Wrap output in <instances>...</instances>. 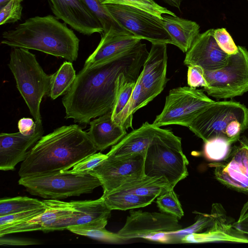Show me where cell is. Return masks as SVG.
<instances>
[{
  "instance_id": "obj_8",
  "label": "cell",
  "mask_w": 248,
  "mask_h": 248,
  "mask_svg": "<svg viewBox=\"0 0 248 248\" xmlns=\"http://www.w3.org/2000/svg\"><path fill=\"white\" fill-rule=\"evenodd\" d=\"M216 102L203 90L189 86L171 89L162 112L153 124L158 126L177 124L188 127L197 116Z\"/></svg>"
},
{
  "instance_id": "obj_17",
  "label": "cell",
  "mask_w": 248,
  "mask_h": 248,
  "mask_svg": "<svg viewBox=\"0 0 248 248\" xmlns=\"http://www.w3.org/2000/svg\"><path fill=\"white\" fill-rule=\"evenodd\" d=\"M168 62L167 44H152L140 72L143 89L150 102L165 88Z\"/></svg>"
},
{
  "instance_id": "obj_29",
  "label": "cell",
  "mask_w": 248,
  "mask_h": 248,
  "mask_svg": "<svg viewBox=\"0 0 248 248\" xmlns=\"http://www.w3.org/2000/svg\"><path fill=\"white\" fill-rule=\"evenodd\" d=\"M44 206L45 204L43 201L27 196L1 198L0 199V216Z\"/></svg>"
},
{
  "instance_id": "obj_42",
  "label": "cell",
  "mask_w": 248,
  "mask_h": 248,
  "mask_svg": "<svg viewBox=\"0 0 248 248\" xmlns=\"http://www.w3.org/2000/svg\"><path fill=\"white\" fill-rule=\"evenodd\" d=\"M37 244L38 243L34 241L24 239L8 238L3 237H0V245L1 246H24Z\"/></svg>"
},
{
  "instance_id": "obj_10",
  "label": "cell",
  "mask_w": 248,
  "mask_h": 248,
  "mask_svg": "<svg viewBox=\"0 0 248 248\" xmlns=\"http://www.w3.org/2000/svg\"><path fill=\"white\" fill-rule=\"evenodd\" d=\"M106 5L116 21L135 36L152 44H172L162 19L132 7L113 4Z\"/></svg>"
},
{
  "instance_id": "obj_39",
  "label": "cell",
  "mask_w": 248,
  "mask_h": 248,
  "mask_svg": "<svg viewBox=\"0 0 248 248\" xmlns=\"http://www.w3.org/2000/svg\"><path fill=\"white\" fill-rule=\"evenodd\" d=\"M213 35L217 44L225 53L231 55L238 52V46L225 28L214 30Z\"/></svg>"
},
{
  "instance_id": "obj_27",
  "label": "cell",
  "mask_w": 248,
  "mask_h": 248,
  "mask_svg": "<svg viewBox=\"0 0 248 248\" xmlns=\"http://www.w3.org/2000/svg\"><path fill=\"white\" fill-rule=\"evenodd\" d=\"M149 103V101L142 88L141 76L140 73L128 103L117 117L115 123L126 130L129 128H132L134 113Z\"/></svg>"
},
{
  "instance_id": "obj_9",
  "label": "cell",
  "mask_w": 248,
  "mask_h": 248,
  "mask_svg": "<svg viewBox=\"0 0 248 248\" xmlns=\"http://www.w3.org/2000/svg\"><path fill=\"white\" fill-rule=\"evenodd\" d=\"M238 52L229 56L224 67L204 70L208 86L203 91L217 99L232 98L248 92V50L238 46Z\"/></svg>"
},
{
  "instance_id": "obj_21",
  "label": "cell",
  "mask_w": 248,
  "mask_h": 248,
  "mask_svg": "<svg viewBox=\"0 0 248 248\" xmlns=\"http://www.w3.org/2000/svg\"><path fill=\"white\" fill-rule=\"evenodd\" d=\"M73 213L66 223L70 226L86 228H105L111 210L100 197L95 200L72 201L70 202Z\"/></svg>"
},
{
  "instance_id": "obj_4",
  "label": "cell",
  "mask_w": 248,
  "mask_h": 248,
  "mask_svg": "<svg viewBox=\"0 0 248 248\" xmlns=\"http://www.w3.org/2000/svg\"><path fill=\"white\" fill-rule=\"evenodd\" d=\"M188 128L204 142L220 137L232 144L248 128V108L233 100L216 102L199 114Z\"/></svg>"
},
{
  "instance_id": "obj_24",
  "label": "cell",
  "mask_w": 248,
  "mask_h": 248,
  "mask_svg": "<svg viewBox=\"0 0 248 248\" xmlns=\"http://www.w3.org/2000/svg\"><path fill=\"white\" fill-rule=\"evenodd\" d=\"M163 23L170 35L172 45L186 53L200 33V26L196 22L176 16L162 15Z\"/></svg>"
},
{
  "instance_id": "obj_41",
  "label": "cell",
  "mask_w": 248,
  "mask_h": 248,
  "mask_svg": "<svg viewBox=\"0 0 248 248\" xmlns=\"http://www.w3.org/2000/svg\"><path fill=\"white\" fill-rule=\"evenodd\" d=\"M37 123L31 118H22L18 122L19 132L25 135L33 134L36 130Z\"/></svg>"
},
{
  "instance_id": "obj_30",
  "label": "cell",
  "mask_w": 248,
  "mask_h": 248,
  "mask_svg": "<svg viewBox=\"0 0 248 248\" xmlns=\"http://www.w3.org/2000/svg\"><path fill=\"white\" fill-rule=\"evenodd\" d=\"M195 212L197 215L196 221L191 226L178 231L165 232V244L181 243L182 239L185 236L202 232L211 226L212 217L210 214Z\"/></svg>"
},
{
  "instance_id": "obj_40",
  "label": "cell",
  "mask_w": 248,
  "mask_h": 248,
  "mask_svg": "<svg viewBox=\"0 0 248 248\" xmlns=\"http://www.w3.org/2000/svg\"><path fill=\"white\" fill-rule=\"evenodd\" d=\"M204 70L199 65H189L187 73V82L188 85L193 88L202 87L205 88L208 86L204 76Z\"/></svg>"
},
{
  "instance_id": "obj_7",
  "label": "cell",
  "mask_w": 248,
  "mask_h": 248,
  "mask_svg": "<svg viewBox=\"0 0 248 248\" xmlns=\"http://www.w3.org/2000/svg\"><path fill=\"white\" fill-rule=\"evenodd\" d=\"M18 183L32 195L59 200L89 194L101 186L99 179L91 173L77 174L67 170L48 175L21 177Z\"/></svg>"
},
{
  "instance_id": "obj_35",
  "label": "cell",
  "mask_w": 248,
  "mask_h": 248,
  "mask_svg": "<svg viewBox=\"0 0 248 248\" xmlns=\"http://www.w3.org/2000/svg\"><path fill=\"white\" fill-rule=\"evenodd\" d=\"M66 230L78 235L104 242L117 243L124 241L117 233L109 232L105 228H86L77 226H70Z\"/></svg>"
},
{
  "instance_id": "obj_18",
  "label": "cell",
  "mask_w": 248,
  "mask_h": 248,
  "mask_svg": "<svg viewBox=\"0 0 248 248\" xmlns=\"http://www.w3.org/2000/svg\"><path fill=\"white\" fill-rule=\"evenodd\" d=\"M214 30L210 29L199 34L186 52L185 65H199L205 71L215 70L226 65L229 55L217 44Z\"/></svg>"
},
{
  "instance_id": "obj_13",
  "label": "cell",
  "mask_w": 248,
  "mask_h": 248,
  "mask_svg": "<svg viewBox=\"0 0 248 248\" xmlns=\"http://www.w3.org/2000/svg\"><path fill=\"white\" fill-rule=\"evenodd\" d=\"M182 229L178 218L170 214L131 209L124 226L117 233L125 241L136 238H144L148 235L160 232Z\"/></svg>"
},
{
  "instance_id": "obj_36",
  "label": "cell",
  "mask_w": 248,
  "mask_h": 248,
  "mask_svg": "<svg viewBox=\"0 0 248 248\" xmlns=\"http://www.w3.org/2000/svg\"><path fill=\"white\" fill-rule=\"evenodd\" d=\"M46 206L34 209L0 216V229L29 221L43 213Z\"/></svg>"
},
{
  "instance_id": "obj_37",
  "label": "cell",
  "mask_w": 248,
  "mask_h": 248,
  "mask_svg": "<svg viewBox=\"0 0 248 248\" xmlns=\"http://www.w3.org/2000/svg\"><path fill=\"white\" fill-rule=\"evenodd\" d=\"M23 0H10L0 7V24L14 23L21 19Z\"/></svg>"
},
{
  "instance_id": "obj_32",
  "label": "cell",
  "mask_w": 248,
  "mask_h": 248,
  "mask_svg": "<svg viewBox=\"0 0 248 248\" xmlns=\"http://www.w3.org/2000/svg\"><path fill=\"white\" fill-rule=\"evenodd\" d=\"M104 4L123 5L138 9L163 19L162 15L176 16L166 8L158 5L153 0H101Z\"/></svg>"
},
{
  "instance_id": "obj_47",
  "label": "cell",
  "mask_w": 248,
  "mask_h": 248,
  "mask_svg": "<svg viewBox=\"0 0 248 248\" xmlns=\"http://www.w3.org/2000/svg\"><path fill=\"white\" fill-rule=\"evenodd\" d=\"M243 216H248V211L243 215ZM242 216V217H243Z\"/></svg>"
},
{
  "instance_id": "obj_22",
  "label": "cell",
  "mask_w": 248,
  "mask_h": 248,
  "mask_svg": "<svg viewBox=\"0 0 248 248\" xmlns=\"http://www.w3.org/2000/svg\"><path fill=\"white\" fill-rule=\"evenodd\" d=\"M164 129L146 122L142 125L126 134L117 144L112 146L107 154L115 156L146 153L155 137Z\"/></svg>"
},
{
  "instance_id": "obj_20",
  "label": "cell",
  "mask_w": 248,
  "mask_h": 248,
  "mask_svg": "<svg viewBox=\"0 0 248 248\" xmlns=\"http://www.w3.org/2000/svg\"><path fill=\"white\" fill-rule=\"evenodd\" d=\"M142 40L127 31L111 29L101 34L98 45L84 66L92 68L100 65L132 49Z\"/></svg>"
},
{
  "instance_id": "obj_46",
  "label": "cell",
  "mask_w": 248,
  "mask_h": 248,
  "mask_svg": "<svg viewBox=\"0 0 248 248\" xmlns=\"http://www.w3.org/2000/svg\"><path fill=\"white\" fill-rule=\"evenodd\" d=\"M10 0H0V7L5 5Z\"/></svg>"
},
{
  "instance_id": "obj_1",
  "label": "cell",
  "mask_w": 248,
  "mask_h": 248,
  "mask_svg": "<svg viewBox=\"0 0 248 248\" xmlns=\"http://www.w3.org/2000/svg\"><path fill=\"white\" fill-rule=\"evenodd\" d=\"M149 52L141 41L132 49L100 65L83 66L62 99L66 119L80 124L111 112L117 80L122 74L138 78Z\"/></svg>"
},
{
  "instance_id": "obj_6",
  "label": "cell",
  "mask_w": 248,
  "mask_h": 248,
  "mask_svg": "<svg viewBox=\"0 0 248 248\" xmlns=\"http://www.w3.org/2000/svg\"><path fill=\"white\" fill-rule=\"evenodd\" d=\"M8 66L31 115L35 121L41 120V103L48 94L51 75L45 72L35 55L25 48H12Z\"/></svg>"
},
{
  "instance_id": "obj_31",
  "label": "cell",
  "mask_w": 248,
  "mask_h": 248,
  "mask_svg": "<svg viewBox=\"0 0 248 248\" xmlns=\"http://www.w3.org/2000/svg\"><path fill=\"white\" fill-rule=\"evenodd\" d=\"M87 9L97 20L103 29V33L111 29L126 31L114 18L106 5L101 0H81Z\"/></svg>"
},
{
  "instance_id": "obj_2",
  "label": "cell",
  "mask_w": 248,
  "mask_h": 248,
  "mask_svg": "<svg viewBox=\"0 0 248 248\" xmlns=\"http://www.w3.org/2000/svg\"><path fill=\"white\" fill-rule=\"evenodd\" d=\"M97 151L81 127L62 126L39 140L22 162L18 175L33 177L68 170Z\"/></svg>"
},
{
  "instance_id": "obj_15",
  "label": "cell",
  "mask_w": 248,
  "mask_h": 248,
  "mask_svg": "<svg viewBox=\"0 0 248 248\" xmlns=\"http://www.w3.org/2000/svg\"><path fill=\"white\" fill-rule=\"evenodd\" d=\"M35 131L30 135L20 132L0 134V170H13L16 165L22 162L29 151L43 136L44 129L42 120L36 121Z\"/></svg>"
},
{
  "instance_id": "obj_44",
  "label": "cell",
  "mask_w": 248,
  "mask_h": 248,
  "mask_svg": "<svg viewBox=\"0 0 248 248\" xmlns=\"http://www.w3.org/2000/svg\"><path fill=\"white\" fill-rule=\"evenodd\" d=\"M169 5L179 10L183 0H163Z\"/></svg>"
},
{
  "instance_id": "obj_11",
  "label": "cell",
  "mask_w": 248,
  "mask_h": 248,
  "mask_svg": "<svg viewBox=\"0 0 248 248\" xmlns=\"http://www.w3.org/2000/svg\"><path fill=\"white\" fill-rule=\"evenodd\" d=\"M144 154H135L108 156L90 173L100 181L102 195L108 194L121 186L145 176L144 171Z\"/></svg>"
},
{
  "instance_id": "obj_16",
  "label": "cell",
  "mask_w": 248,
  "mask_h": 248,
  "mask_svg": "<svg viewBox=\"0 0 248 248\" xmlns=\"http://www.w3.org/2000/svg\"><path fill=\"white\" fill-rule=\"evenodd\" d=\"M55 16L78 32L86 35L103 33L97 20L81 0H47Z\"/></svg>"
},
{
  "instance_id": "obj_43",
  "label": "cell",
  "mask_w": 248,
  "mask_h": 248,
  "mask_svg": "<svg viewBox=\"0 0 248 248\" xmlns=\"http://www.w3.org/2000/svg\"><path fill=\"white\" fill-rule=\"evenodd\" d=\"M234 226L244 234H248V216H243L237 221L234 222Z\"/></svg>"
},
{
  "instance_id": "obj_26",
  "label": "cell",
  "mask_w": 248,
  "mask_h": 248,
  "mask_svg": "<svg viewBox=\"0 0 248 248\" xmlns=\"http://www.w3.org/2000/svg\"><path fill=\"white\" fill-rule=\"evenodd\" d=\"M111 210H127L150 204L155 198L140 196L134 193L114 191L101 197Z\"/></svg>"
},
{
  "instance_id": "obj_48",
  "label": "cell",
  "mask_w": 248,
  "mask_h": 248,
  "mask_svg": "<svg viewBox=\"0 0 248 248\" xmlns=\"http://www.w3.org/2000/svg\"><path fill=\"white\" fill-rule=\"evenodd\" d=\"M248 1V0H247Z\"/></svg>"
},
{
  "instance_id": "obj_34",
  "label": "cell",
  "mask_w": 248,
  "mask_h": 248,
  "mask_svg": "<svg viewBox=\"0 0 248 248\" xmlns=\"http://www.w3.org/2000/svg\"><path fill=\"white\" fill-rule=\"evenodd\" d=\"M156 204L160 210L180 219L184 215L181 204L173 189H170L158 196Z\"/></svg>"
},
{
  "instance_id": "obj_14",
  "label": "cell",
  "mask_w": 248,
  "mask_h": 248,
  "mask_svg": "<svg viewBox=\"0 0 248 248\" xmlns=\"http://www.w3.org/2000/svg\"><path fill=\"white\" fill-rule=\"evenodd\" d=\"M210 214L212 222L204 232L188 235L181 243L230 242L248 243V237L233 225L234 221L226 214L223 206L218 203L212 204Z\"/></svg>"
},
{
  "instance_id": "obj_45",
  "label": "cell",
  "mask_w": 248,
  "mask_h": 248,
  "mask_svg": "<svg viewBox=\"0 0 248 248\" xmlns=\"http://www.w3.org/2000/svg\"><path fill=\"white\" fill-rule=\"evenodd\" d=\"M248 211V202L246 203L241 212V215L239 218H241Z\"/></svg>"
},
{
  "instance_id": "obj_3",
  "label": "cell",
  "mask_w": 248,
  "mask_h": 248,
  "mask_svg": "<svg viewBox=\"0 0 248 248\" xmlns=\"http://www.w3.org/2000/svg\"><path fill=\"white\" fill-rule=\"evenodd\" d=\"M1 43L13 47L39 51L73 62L78 57L79 40L65 23L52 15L27 19L4 31Z\"/></svg>"
},
{
  "instance_id": "obj_23",
  "label": "cell",
  "mask_w": 248,
  "mask_h": 248,
  "mask_svg": "<svg viewBox=\"0 0 248 248\" xmlns=\"http://www.w3.org/2000/svg\"><path fill=\"white\" fill-rule=\"evenodd\" d=\"M88 134L98 151H103L120 141L126 134V129L114 123L111 112L91 121Z\"/></svg>"
},
{
  "instance_id": "obj_5",
  "label": "cell",
  "mask_w": 248,
  "mask_h": 248,
  "mask_svg": "<svg viewBox=\"0 0 248 248\" xmlns=\"http://www.w3.org/2000/svg\"><path fill=\"white\" fill-rule=\"evenodd\" d=\"M189 161L183 153L181 139L164 129L153 139L144 155V171L149 177H164L174 188L188 175Z\"/></svg>"
},
{
  "instance_id": "obj_19",
  "label": "cell",
  "mask_w": 248,
  "mask_h": 248,
  "mask_svg": "<svg viewBox=\"0 0 248 248\" xmlns=\"http://www.w3.org/2000/svg\"><path fill=\"white\" fill-rule=\"evenodd\" d=\"M46 211L39 216L25 222L0 229V237L6 235L35 231L45 232H51L52 228L71 216L73 209L70 202L59 200L43 201Z\"/></svg>"
},
{
  "instance_id": "obj_12",
  "label": "cell",
  "mask_w": 248,
  "mask_h": 248,
  "mask_svg": "<svg viewBox=\"0 0 248 248\" xmlns=\"http://www.w3.org/2000/svg\"><path fill=\"white\" fill-rule=\"evenodd\" d=\"M224 160L208 164L215 178L227 187L248 193V138L242 136Z\"/></svg>"
},
{
  "instance_id": "obj_28",
  "label": "cell",
  "mask_w": 248,
  "mask_h": 248,
  "mask_svg": "<svg viewBox=\"0 0 248 248\" xmlns=\"http://www.w3.org/2000/svg\"><path fill=\"white\" fill-rule=\"evenodd\" d=\"M51 75L48 96L55 100L66 93L72 85L77 75L72 62L65 61Z\"/></svg>"
},
{
  "instance_id": "obj_25",
  "label": "cell",
  "mask_w": 248,
  "mask_h": 248,
  "mask_svg": "<svg viewBox=\"0 0 248 248\" xmlns=\"http://www.w3.org/2000/svg\"><path fill=\"white\" fill-rule=\"evenodd\" d=\"M170 189H173V188L165 178L151 177L145 175L142 178L121 186L113 192H130L140 196L153 197L156 198Z\"/></svg>"
},
{
  "instance_id": "obj_33",
  "label": "cell",
  "mask_w": 248,
  "mask_h": 248,
  "mask_svg": "<svg viewBox=\"0 0 248 248\" xmlns=\"http://www.w3.org/2000/svg\"><path fill=\"white\" fill-rule=\"evenodd\" d=\"M204 143L203 153L208 160L220 161L226 158L231 150V144L227 139L215 138Z\"/></svg>"
},
{
  "instance_id": "obj_38",
  "label": "cell",
  "mask_w": 248,
  "mask_h": 248,
  "mask_svg": "<svg viewBox=\"0 0 248 248\" xmlns=\"http://www.w3.org/2000/svg\"><path fill=\"white\" fill-rule=\"evenodd\" d=\"M108 158L107 155L101 152L94 153L85 157L75 164L71 170L67 171L71 173L85 174L90 172L102 161Z\"/></svg>"
}]
</instances>
